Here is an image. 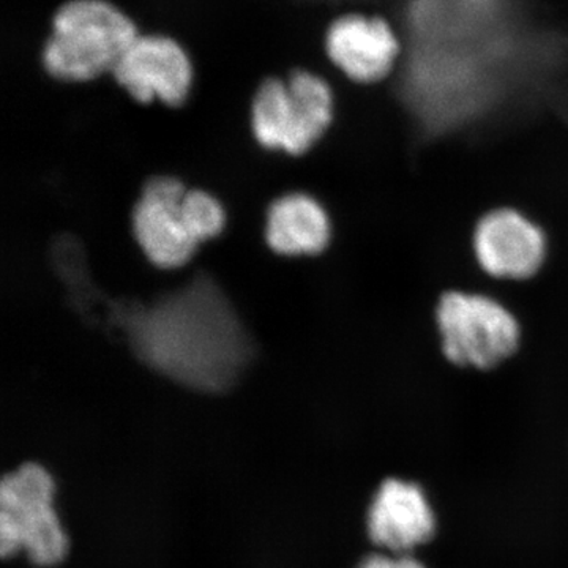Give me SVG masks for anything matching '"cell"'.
<instances>
[{
  "mask_svg": "<svg viewBox=\"0 0 568 568\" xmlns=\"http://www.w3.org/2000/svg\"><path fill=\"white\" fill-rule=\"evenodd\" d=\"M334 110V91L315 71L294 69L287 77L264 78L252 102L254 140L272 151L302 155L327 132Z\"/></svg>",
  "mask_w": 568,
  "mask_h": 568,
  "instance_id": "3957f363",
  "label": "cell"
},
{
  "mask_svg": "<svg viewBox=\"0 0 568 568\" xmlns=\"http://www.w3.org/2000/svg\"><path fill=\"white\" fill-rule=\"evenodd\" d=\"M324 50L328 61L351 81L375 84L392 73L402 44L384 18L347 13L328 24Z\"/></svg>",
  "mask_w": 568,
  "mask_h": 568,
  "instance_id": "9c48e42d",
  "label": "cell"
},
{
  "mask_svg": "<svg viewBox=\"0 0 568 568\" xmlns=\"http://www.w3.org/2000/svg\"><path fill=\"white\" fill-rule=\"evenodd\" d=\"M186 194V193H185ZM182 201L163 200L155 194L142 192L133 209L134 239L142 253L160 268H178L189 263L196 250V241L183 226Z\"/></svg>",
  "mask_w": 568,
  "mask_h": 568,
  "instance_id": "30bf717a",
  "label": "cell"
},
{
  "mask_svg": "<svg viewBox=\"0 0 568 568\" xmlns=\"http://www.w3.org/2000/svg\"><path fill=\"white\" fill-rule=\"evenodd\" d=\"M435 508L414 480L387 477L366 510V532L379 551L413 555L436 536Z\"/></svg>",
  "mask_w": 568,
  "mask_h": 568,
  "instance_id": "52a82bcc",
  "label": "cell"
},
{
  "mask_svg": "<svg viewBox=\"0 0 568 568\" xmlns=\"http://www.w3.org/2000/svg\"><path fill=\"white\" fill-rule=\"evenodd\" d=\"M355 568H428L414 555H398V552L377 551L366 556Z\"/></svg>",
  "mask_w": 568,
  "mask_h": 568,
  "instance_id": "4fadbf2b",
  "label": "cell"
},
{
  "mask_svg": "<svg viewBox=\"0 0 568 568\" xmlns=\"http://www.w3.org/2000/svg\"><path fill=\"white\" fill-rule=\"evenodd\" d=\"M474 254L487 274L504 280H528L547 260L545 231L517 209H496L478 220Z\"/></svg>",
  "mask_w": 568,
  "mask_h": 568,
  "instance_id": "ba28073f",
  "label": "cell"
},
{
  "mask_svg": "<svg viewBox=\"0 0 568 568\" xmlns=\"http://www.w3.org/2000/svg\"><path fill=\"white\" fill-rule=\"evenodd\" d=\"M179 213H181L183 226L196 244L216 237L222 233L226 222L222 204L203 190L186 192Z\"/></svg>",
  "mask_w": 568,
  "mask_h": 568,
  "instance_id": "7c38bea8",
  "label": "cell"
},
{
  "mask_svg": "<svg viewBox=\"0 0 568 568\" xmlns=\"http://www.w3.org/2000/svg\"><path fill=\"white\" fill-rule=\"evenodd\" d=\"M443 353L452 364L489 369L517 353L521 327L506 305L488 295L448 291L436 308Z\"/></svg>",
  "mask_w": 568,
  "mask_h": 568,
  "instance_id": "5b68a950",
  "label": "cell"
},
{
  "mask_svg": "<svg viewBox=\"0 0 568 568\" xmlns=\"http://www.w3.org/2000/svg\"><path fill=\"white\" fill-rule=\"evenodd\" d=\"M54 480L43 466L26 463L0 484V555L26 551L39 567L58 566L69 538L54 510Z\"/></svg>",
  "mask_w": 568,
  "mask_h": 568,
  "instance_id": "277c9868",
  "label": "cell"
},
{
  "mask_svg": "<svg viewBox=\"0 0 568 568\" xmlns=\"http://www.w3.org/2000/svg\"><path fill=\"white\" fill-rule=\"evenodd\" d=\"M111 77L134 102L179 108L192 92L194 67L190 51L174 37L141 32L123 52Z\"/></svg>",
  "mask_w": 568,
  "mask_h": 568,
  "instance_id": "8992f818",
  "label": "cell"
},
{
  "mask_svg": "<svg viewBox=\"0 0 568 568\" xmlns=\"http://www.w3.org/2000/svg\"><path fill=\"white\" fill-rule=\"evenodd\" d=\"M331 220L323 205L305 193H291L272 203L265 241L284 256L320 254L331 242Z\"/></svg>",
  "mask_w": 568,
  "mask_h": 568,
  "instance_id": "8fae6325",
  "label": "cell"
},
{
  "mask_svg": "<svg viewBox=\"0 0 568 568\" xmlns=\"http://www.w3.org/2000/svg\"><path fill=\"white\" fill-rule=\"evenodd\" d=\"M140 33L138 22L112 0H63L52 11L41 67L65 84L99 80L112 73Z\"/></svg>",
  "mask_w": 568,
  "mask_h": 568,
  "instance_id": "7a4b0ae2",
  "label": "cell"
},
{
  "mask_svg": "<svg viewBox=\"0 0 568 568\" xmlns=\"http://www.w3.org/2000/svg\"><path fill=\"white\" fill-rule=\"evenodd\" d=\"M126 327L145 364L196 390L230 387L252 354L241 321L207 276L130 313Z\"/></svg>",
  "mask_w": 568,
  "mask_h": 568,
  "instance_id": "6da1fadb",
  "label": "cell"
}]
</instances>
